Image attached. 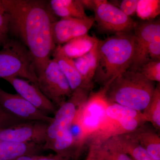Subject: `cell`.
<instances>
[{"mask_svg":"<svg viewBox=\"0 0 160 160\" xmlns=\"http://www.w3.org/2000/svg\"><path fill=\"white\" fill-rule=\"evenodd\" d=\"M9 17V32L18 37L31 53L38 77L46 69L56 48L52 26L57 21L49 2L2 0Z\"/></svg>","mask_w":160,"mask_h":160,"instance_id":"obj_1","label":"cell"},{"mask_svg":"<svg viewBox=\"0 0 160 160\" xmlns=\"http://www.w3.org/2000/svg\"><path fill=\"white\" fill-rule=\"evenodd\" d=\"M135 50L134 35L115 34L98 40L97 46V67L94 79L106 86L131 66Z\"/></svg>","mask_w":160,"mask_h":160,"instance_id":"obj_2","label":"cell"},{"mask_svg":"<svg viewBox=\"0 0 160 160\" xmlns=\"http://www.w3.org/2000/svg\"><path fill=\"white\" fill-rule=\"evenodd\" d=\"M155 89L154 82L139 71L128 69L118 75L103 90L108 102L142 112L149 106Z\"/></svg>","mask_w":160,"mask_h":160,"instance_id":"obj_3","label":"cell"},{"mask_svg":"<svg viewBox=\"0 0 160 160\" xmlns=\"http://www.w3.org/2000/svg\"><path fill=\"white\" fill-rule=\"evenodd\" d=\"M10 77L38 84L35 64L29 50L21 42L8 39L0 50V78Z\"/></svg>","mask_w":160,"mask_h":160,"instance_id":"obj_4","label":"cell"},{"mask_svg":"<svg viewBox=\"0 0 160 160\" xmlns=\"http://www.w3.org/2000/svg\"><path fill=\"white\" fill-rule=\"evenodd\" d=\"M37 85L40 90L57 109L72 92L55 58L49 61L42 73L38 77Z\"/></svg>","mask_w":160,"mask_h":160,"instance_id":"obj_5","label":"cell"},{"mask_svg":"<svg viewBox=\"0 0 160 160\" xmlns=\"http://www.w3.org/2000/svg\"><path fill=\"white\" fill-rule=\"evenodd\" d=\"M95 22L98 27L105 32L130 33L134 30L135 23L117 6L105 0H95Z\"/></svg>","mask_w":160,"mask_h":160,"instance_id":"obj_6","label":"cell"},{"mask_svg":"<svg viewBox=\"0 0 160 160\" xmlns=\"http://www.w3.org/2000/svg\"><path fill=\"white\" fill-rule=\"evenodd\" d=\"M88 91L87 89H79L72 92L69 99L57 109L52 121L48 125L46 143L69 129L80 107L88 99Z\"/></svg>","mask_w":160,"mask_h":160,"instance_id":"obj_7","label":"cell"},{"mask_svg":"<svg viewBox=\"0 0 160 160\" xmlns=\"http://www.w3.org/2000/svg\"><path fill=\"white\" fill-rule=\"evenodd\" d=\"M108 101L102 90L94 93L80 107L77 117L82 128L86 139L97 132L107 118Z\"/></svg>","mask_w":160,"mask_h":160,"instance_id":"obj_8","label":"cell"},{"mask_svg":"<svg viewBox=\"0 0 160 160\" xmlns=\"http://www.w3.org/2000/svg\"><path fill=\"white\" fill-rule=\"evenodd\" d=\"M0 106L12 116L23 122H42L49 124L53 119L19 95L9 93L1 88Z\"/></svg>","mask_w":160,"mask_h":160,"instance_id":"obj_9","label":"cell"},{"mask_svg":"<svg viewBox=\"0 0 160 160\" xmlns=\"http://www.w3.org/2000/svg\"><path fill=\"white\" fill-rule=\"evenodd\" d=\"M134 30L135 50L133 60L129 70L139 71L143 64L149 61L147 50L149 44L160 40V22L157 21H146L137 24Z\"/></svg>","mask_w":160,"mask_h":160,"instance_id":"obj_10","label":"cell"},{"mask_svg":"<svg viewBox=\"0 0 160 160\" xmlns=\"http://www.w3.org/2000/svg\"><path fill=\"white\" fill-rule=\"evenodd\" d=\"M48 125L42 122H30L1 129L0 142L33 143L44 146Z\"/></svg>","mask_w":160,"mask_h":160,"instance_id":"obj_11","label":"cell"},{"mask_svg":"<svg viewBox=\"0 0 160 160\" xmlns=\"http://www.w3.org/2000/svg\"><path fill=\"white\" fill-rule=\"evenodd\" d=\"M94 18H65L53 23L52 36L56 45H62L70 40L87 34L93 26Z\"/></svg>","mask_w":160,"mask_h":160,"instance_id":"obj_12","label":"cell"},{"mask_svg":"<svg viewBox=\"0 0 160 160\" xmlns=\"http://www.w3.org/2000/svg\"><path fill=\"white\" fill-rule=\"evenodd\" d=\"M18 94L47 115L54 114L57 108L40 90L36 84L15 77L6 78Z\"/></svg>","mask_w":160,"mask_h":160,"instance_id":"obj_13","label":"cell"},{"mask_svg":"<svg viewBox=\"0 0 160 160\" xmlns=\"http://www.w3.org/2000/svg\"><path fill=\"white\" fill-rule=\"evenodd\" d=\"M98 39L88 34L70 40L56 47L52 53L53 58L62 57L73 60L89 52L97 42Z\"/></svg>","mask_w":160,"mask_h":160,"instance_id":"obj_14","label":"cell"},{"mask_svg":"<svg viewBox=\"0 0 160 160\" xmlns=\"http://www.w3.org/2000/svg\"><path fill=\"white\" fill-rule=\"evenodd\" d=\"M43 146L33 143L0 142V160H13L22 156L37 155Z\"/></svg>","mask_w":160,"mask_h":160,"instance_id":"obj_15","label":"cell"},{"mask_svg":"<svg viewBox=\"0 0 160 160\" xmlns=\"http://www.w3.org/2000/svg\"><path fill=\"white\" fill-rule=\"evenodd\" d=\"M49 4L53 14L62 18L88 17L80 0H51Z\"/></svg>","mask_w":160,"mask_h":160,"instance_id":"obj_16","label":"cell"},{"mask_svg":"<svg viewBox=\"0 0 160 160\" xmlns=\"http://www.w3.org/2000/svg\"><path fill=\"white\" fill-rule=\"evenodd\" d=\"M91 149L97 160H132L120 147L113 137L99 145H93Z\"/></svg>","mask_w":160,"mask_h":160,"instance_id":"obj_17","label":"cell"},{"mask_svg":"<svg viewBox=\"0 0 160 160\" xmlns=\"http://www.w3.org/2000/svg\"><path fill=\"white\" fill-rule=\"evenodd\" d=\"M98 42L88 53L73 60L75 66L82 76L85 84L89 88L91 87L97 67Z\"/></svg>","mask_w":160,"mask_h":160,"instance_id":"obj_18","label":"cell"},{"mask_svg":"<svg viewBox=\"0 0 160 160\" xmlns=\"http://www.w3.org/2000/svg\"><path fill=\"white\" fill-rule=\"evenodd\" d=\"M115 139L124 152L134 160H156L151 157L138 142L131 133L114 137Z\"/></svg>","mask_w":160,"mask_h":160,"instance_id":"obj_19","label":"cell"},{"mask_svg":"<svg viewBox=\"0 0 160 160\" xmlns=\"http://www.w3.org/2000/svg\"><path fill=\"white\" fill-rule=\"evenodd\" d=\"M57 61L63 74L68 81L72 91L84 89L89 90L90 88L86 86L82 76L75 66L73 60L62 57L53 58Z\"/></svg>","mask_w":160,"mask_h":160,"instance_id":"obj_20","label":"cell"},{"mask_svg":"<svg viewBox=\"0 0 160 160\" xmlns=\"http://www.w3.org/2000/svg\"><path fill=\"white\" fill-rule=\"evenodd\" d=\"M133 138L152 158L160 160V139L158 135L150 130H140L131 132Z\"/></svg>","mask_w":160,"mask_h":160,"instance_id":"obj_21","label":"cell"},{"mask_svg":"<svg viewBox=\"0 0 160 160\" xmlns=\"http://www.w3.org/2000/svg\"><path fill=\"white\" fill-rule=\"evenodd\" d=\"M76 148L69 128L43 146L44 150L50 149L57 154L66 158H69L72 152Z\"/></svg>","mask_w":160,"mask_h":160,"instance_id":"obj_22","label":"cell"},{"mask_svg":"<svg viewBox=\"0 0 160 160\" xmlns=\"http://www.w3.org/2000/svg\"><path fill=\"white\" fill-rule=\"evenodd\" d=\"M106 113L107 118L118 122L144 116L142 112L114 103H108Z\"/></svg>","mask_w":160,"mask_h":160,"instance_id":"obj_23","label":"cell"},{"mask_svg":"<svg viewBox=\"0 0 160 160\" xmlns=\"http://www.w3.org/2000/svg\"><path fill=\"white\" fill-rule=\"evenodd\" d=\"M136 13L141 19L152 21L160 14V0H138Z\"/></svg>","mask_w":160,"mask_h":160,"instance_id":"obj_24","label":"cell"},{"mask_svg":"<svg viewBox=\"0 0 160 160\" xmlns=\"http://www.w3.org/2000/svg\"><path fill=\"white\" fill-rule=\"evenodd\" d=\"M144 116L146 121L151 122L155 128L160 127V85L156 87L154 94L150 104L145 110Z\"/></svg>","mask_w":160,"mask_h":160,"instance_id":"obj_25","label":"cell"},{"mask_svg":"<svg viewBox=\"0 0 160 160\" xmlns=\"http://www.w3.org/2000/svg\"><path fill=\"white\" fill-rule=\"evenodd\" d=\"M139 71L149 81L160 83V61H148L143 64Z\"/></svg>","mask_w":160,"mask_h":160,"instance_id":"obj_26","label":"cell"},{"mask_svg":"<svg viewBox=\"0 0 160 160\" xmlns=\"http://www.w3.org/2000/svg\"><path fill=\"white\" fill-rule=\"evenodd\" d=\"M25 122H23L12 116L0 106V130Z\"/></svg>","mask_w":160,"mask_h":160,"instance_id":"obj_27","label":"cell"},{"mask_svg":"<svg viewBox=\"0 0 160 160\" xmlns=\"http://www.w3.org/2000/svg\"><path fill=\"white\" fill-rule=\"evenodd\" d=\"M138 0H123L118 7L123 13L130 17L136 13Z\"/></svg>","mask_w":160,"mask_h":160,"instance_id":"obj_28","label":"cell"},{"mask_svg":"<svg viewBox=\"0 0 160 160\" xmlns=\"http://www.w3.org/2000/svg\"><path fill=\"white\" fill-rule=\"evenodd\" d=\"M147 56L149 61H160V40L153 41L149 44Z\"/></svg>","mask_w":160,"mask_h":160,"instance_id":"obj_29","label":"cell"},{"mask_svg":"<svg viewBox=\"0 0 160 160\" xmlns=\"http://www.w3.org/2000/svg\"><path fill=\"white\" fill-rule=\"evenodd\" d=\"M0 32L8 37L9 32V19L4 6L0 7Z\"/></svg>","mask_w":160,"mask_h":160,"instance_id":"obj_30","label":"cell"},{"mask_svg":"<svg viewBox=\"0 0 160 160\" xmlns=\"http://www.w3.org/2000/svg\"><path fill=\"white\" fill-rule=\"evenodd\" d=\"M80 1L85 9L94 10L96 6L95 0H80Z\"/></svg>","mask_w":160,"mask_h":160,"instance_id":"obj_31","label":"cell"},{"mask_svg":"<svg viewBox=\"0 0 160 160\" xmlns=\"http://www.w3.org/2000/svg\"><path fill=\"white\" fill-rule=\"evenodd\" d=\"M67 158L63 157L57 154L54 156L42 157L38 156L36 160H66Z\"/></svg>","mask_w":160,"mask_h":160,"instance_id":"obj_32","label":"cell"},{"mask_svg":"<svg viewBox=\"0 0 160 160\" xmlns=\"http://www.w3.org/2000/svg\"><path fill=\"white\" fill-rule=\"evenodd\" d=\"M37 157V155H24L18 157L13 160H36Z\"/></svg>","mask_w":160,"mask_h":160,"instance_id":"obj_33","label":"cell"},{"mask_svg":"<svg viewBox=\"0 0 160 160\" xmlns=\"http://www.w3.org/2000/svg\"><path fill=\"white\" fill-rule=\"evenodd\" d=\"M8 40V37H6L2 32H0V47H2L5 45Z\"/></svg>","mask_w":160,"mask_h":160,"instance_id":"obj_34","label":"cell"},{"mask_svg":"<svg viewBox=\"0 0 160 160\" xmlns=\"http://www.w3.org/2000/svg\"><path fill=\"white\" fill-rule=\"evenodd\" d=\"M86 160H97L95 158L94 154H93V152H92L91 149H90V151L89 152V156H88Z\"/></svg>","mask_w":160,"mask_h":160,"instance_id":"obj_35","label":"cell"},{"mask_svg":"<svg viewBox=\"0 0 160 160\" xmlns=\"http://www.w3.org/2000/svg\"><path fill=\"white\" fill-rule=\"evenodd\" d=\"M2 6V0H0V7Z\"/></svg>","mask_w":160,"mask_h":160,"instance_id":"obj_36","label":"cell"},{"mask_svg":"<svg viewBox=\"0 0 160 160\" xmlns=\"http://www.w3.org/2000/svg\"><path fill=\"white\" fill-rule=\"evenodd\" d=\"M132 160H133V159H132Z\"/></svg>","mask_w":160,"mask_h":160,"instance_id":"obj_37","label":"cell"}]
</instances>
